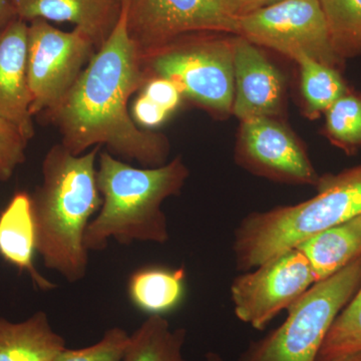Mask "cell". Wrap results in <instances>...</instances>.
<instances>
[{
    "mask_svg": "<svg viewBox=\"0 0 361 361\" xmlns=\"http://www.w3.org/2000/svg\"><path fill=\"white\" fill-rule=\"evenodd\" d=\"M141 54L130 39L122 1L120 18L104 44L94 52L65 99L47 113L73 155L92 147L139 161L145 168L165 165L167 137L144 130L130 118L128 102L146 84Z\"/></svg>",
    "mask_w": 361,
    "mask_h": 361,
    "instance_id": "6da1fadb",
    "label": "cell"
},
{
    "mask_svg": "<svg viewBox=\"0 0 361 361\" xmlns=\"http://www.w3.org/2000/svg\"><path fill=\"white\" fill-rule=\"evenodd\" d=\"M101 147L73 155L63 145L49 149L42 184L32 196L37 252L47 269L70 283L84 279L89 267L85 234L102 206L96 160Z\"/></svg>",
    "mask_w": 361,
    "mask_h": 361,
    "instance_id": "7a4b0ae2",
    "label": "cell"
},
{
    "mask_svg": "<svg viewBox=\"0 0 361 361\" xmlns=\"http://www.w3.org/2000/svg\"><path fill=\"white\" fill-rule=\"evenodd\" d=\"M188 176L189 170L180 158L161 167L137 169L108 152L99 154L97 180L102 206L85 231L87 250H104L110 239L123 245L168 242L161 204L180 193Z\"/></svg>",
    "mask_w": 361,
    "mask_h": 361,
    "instance_id": "3957f363",
    "label": "cell"
},
{
    "mask_svg": "<svg viewBox=\"0 0 361 361\" xmlns=\"http://www.w3.org/2000/svg\"><path fill=\"white\" fill-rule=\"evenodd\" d=\"M310 200L255 212L234 233L237 269L250 271L361 213V165L320 177Z\"/></svg>",
    "mask_w": 361,
    "mask_h": 361,
    "instance_id": "277c9868",
    "label": "cell"
},
{
    "mask_svg": "<svg viewBox=\"0 0 361 361\" xmlns=\"http://www.w3.org/2000/svg\"><path fill=\"white\" fill-rule=\"evenodd\" d=\"M361 285V257L316 282L287 310L285 322L251 342L238 361H316L332 323Z\"/></svg>",
    "mask_w": 361,
    "mask_h": 361,
    "instance_id": "5b68a950",
    "label": "cell"
},
{
    "mask_svg": "<svg viewBox=\"0 0 361 361\" xmlns=\"http://www.w3.org/2000/svg\"><path fill=\"white\" fill-rule=\"evenodd\" d=\"M147 78L171 80L188 97L208 110L228 114L234 101L232 42L210 37H180L149 56Z\"/></svg>",
    "mask_w": 361,
    "mask_h": 361,
    "instance_id": "8992f818",
    "label": "cell"
},
{
    "mask_svg": "<svg viewBox=\"0 0 361 361\" xmlns=\"http://www.w3.org/2000/svg\"><path fill=\"white\" fill-rule=\"evenodd\" d=\"M238 35L292 59L306 54L336 70L344 63L318 0H282L240 16Z\"/></svg>",
    "mask_w": 361,
    "mask_h": 361,
    "instance_id": "52a82bcc",
    "label": "cell"
},
{
    "mask_svg": "<svg viewBox=\"0 0 361 361\" xmlns=\"http://www.w3.org/2000/svg\"><path fill=\"white\" fill-rule=\"evenodd\" d=\"M127 28L142 58L192 33L239 32L229 0H122Z\"/></svg>",
    "mask_w": 361,
    "mask_h": 361,
    "instance_id": "ba28073f",
    "label": "cell"
},
{
    "mask_svg": "<svg viewBox=\"0 0 361 361\" xmlns=\"http://www.w3.org/2000/svg\"><path fill=\"white\" fill-rule=\"evenodd\" d=\"M97 49L89 35L75 27L63 32L49 21L28 23L27 77L32 116L61 103Z\"/></svg>",
    "mask_w": 361,
    "mask_h": 361,
    "instance_id": "9c48e42d",
    "label": "cell"
},
{
    "mask_svg": "<svg viewBox=\"0 0 361 361\" xmlns=\"http://www.w3.org/2000/svg\"><path fill=\"white\" fill-rule=\"evenodd\" d=\"M316 282L310 260L300 249L285 252L233 280L230 293L235 315L253 329L263 330Z\"/></svg>",
    "mask_w": 361,
    "mask_h": 361,
    "instance_id": "30bf717a",
    "label": "cell"
},
{
    "mask_svg": "<svg viewBox=\"0 0 361 361\" xmlns=\"http://www.w3.org/2000/svg\"><path fill=\"white\" fill-rule=\"evenodd\" d=\"M239 159L256 174L317 186L320 177L295 137L267 116L242 122Z\"/></svg>",
    "mask_w": 361,
    "mask_h": 361,
    "instance_id": "8fae6325",
    "label": "cell"
},
{
    "mask_svg": "<svg viewBox=\"0 0 361 361\" xmlns=\"http://www.w3.org/2000/svg\"><path fill=\"white\" fill-rule=\"evenodd\" d=\"M234 59V101L232 111L241 122L279 113L283 80L256 44L244 37L232 40Z\"/></svg>",
    "mask_w": 361,
    "mask_h": 361,
    "instance_id": "7c38bea8",
    "label": "cell"
},
{
    "mask_svg": "<svg viewBox=\"0 0 361 361\" xmlns=\"http://www.w3.org/2000/svg\"><path fill=\"white\" fill-rule=\"evenodd\" d=\"M28 23L16 18L0 27V116L35 135L27 77Z\"/></svg>",
    "mask_w": 361,
    "mask_h": 361,
    "instance_id": "4fadbf2b",
    "label": "cell"
},
{
    "mask_svg": "<svg viewBox=\"0 0 361 361\" xmlns=\"http://www.w3.org/2000/svg\"><path fill=\"white\" fill-rule=\"evenodd\" d=\"M16 16L30 23L35 20L73 23L89 35L97 51L110 37L120 18L118 0H11Z\"/></svg>",
    "mask_w": 361,
    "mask_h": 361,
    "instance_id": "5bb4252c",
    "label": "cell"
},
{
    "mask_svg": "<svg viewBox=\"0 0 361 361\" xmlns=\"http://www.w3.org/2000/svg\"><path fill=\"white\" fill-rule=\"evenodd\" d=\"M37 235L33 220L32 196L18 192L0 214V256L7 263L26 272L40 290L49 291L56 285L35 268Z\"/></svg>",
    "mask_w": 361,
    "mask_h": 361,
    "instance_id": "9a60e30c",
    "label": "cell"
},
{
    "mask_svg": "<svg viewBox=\"0 0 361 361\" xmlns=\"http://www.w3.org/2000/svg\"><path fill=\"white\" fill-rule=\"evenodd\" d=\"M65 348L44 311L21 322L0 317V361H51Z\"/></svg>",
    "mask_w": 361,
    "mask_h": 361,
    "instance_id": "2e32d148",
    "label": "cell"
},
{
    "mask_svg": "<svg viewBox=\"0 0 361 361\" xmlns=\"http://www.w3.org/2000/svg\"><path fill=\"white\" fill-rule=\"evenodd\" d=\"M186 268L149 265L130 275L127 292L135 308L149 316H164L182 304L186 295Z\"/></svg>",
    "mask_w": 361,
    "mask_h": 361,
    "instance_id": "e0dca14e",
    "label": "cell"
},
{
    "mask_svg": "<svg viewBox=\"0 0 361 361\" xmlns=\"http://www.w3.org/2000/svg\"><path fill=\"white\" fill-rule=\"evenodd\" d=\"M297 248L305 254L317 281L361 257V213L316 235Z\"/></svg>",
    "mask_w": 361,
    "mask_h": 361,
    "instance_id": "ac0fdd59",
    "label": "cell"
},
{
    "mask_svg": "<svg viewBox=\"0 0 361 361\" xmlns=\"http://www.w3.org/2000/svg\"><path fill=\"white\" fill-rule=\"evenodd\" d=\"M187 331L173 329L164 316H149L135 332L123 361H187L183 355Z\"/></svg>",
    "mask_w": 361,
    "mask_h": 361,
    "instance_id": "d6986e66",
    "label": "cell"
},
{
    "mask_svg": "<svg viewBox=\"0 0 361 361\" xmlns=\"http://www.w3.org/2000/svg\"><path fill=\"white\" fill-rule=\"evenodd\" d=\"M300 68L301 90L306 113L311 118L325 113L349 89L336 68L300 54L294 59Z\"/></svg>",
    "mask_w": 361,
    "mask_h": 361,
    "instance_id": "ffe728a7",
    "label": "cell"
},
{
    "mask_svg": "<svg viewBox=\"0 0 361 361\" xmlns=\"http://www.w3.org/2000/svg\"><path fill=\"white\" fill-rule=\"evenodd\" d=\"M337 56L341 61L361 54V0H318Z\"/></svg>",
    "mask_w": 361,
    "mask_h": 361,
    "instance_id": "44dd1931",
    "label": "cell"
},
{
    "mask_svg": "<svg viewBox=\"0 0 361 361\" xmlns=\"http://www.w3.org/2000/svg\"><path fill=\"white\" fill-rule=\"evenodd\" d=\"M361 353V285L332 323L316 361Z\"/></svg>",
    "mask_w": 361,
    "mask_h": 361,
    "instance_id": "7402d4cb",
    "label": "cell"
},
{
    "mask_svg": "<svg viewBox=\"0 0 361 361\" xmlns=\"http://www.w3.org/2000/svg\"><path fill=\"white\" fill-rule=\"evenodd\" d=\"M325 135L348 154L361 148V94L350 90L325 111Z\"/></svg>",
    "mask_w": 361,
    "mask_h": 361,
    "instance_id": "603a6c76",
    "label": "cell"
},
{
    "mask_svg": "<svg viewBox=\"0 0 361 361\" xmlns=\"http://www.w3.org/2000/svg\"><path fill=\"white\" fill-rule=\"evenodd\" d=\"M130 334L121 327L104 332L97 343L84 348L61 350L51 361H123Z\"/></svg>",
    "mask_w": 361,
    "mask_h": 361,
    "instance_id": "cb8c5ba5",
    "label": "cell"
},
{
    "mask_svg": "<svg viewBox=\"0 0 361 361\" xmlns=\"http://www.w3.org/2000/svg\"><path fill=\"white\" fill-rule=\"evenodd\" d=\"M27 142L18 126L0 116V180L11 179L16 169L25 163Z\"/></svg>",
    "mask_w": 361,
    "mask_h": 361,
    "instance_id": "d4e9b609",
    "label": "cell"
},
{
    "mask_svg": "<svg viewBox=\"0 0 361 361\" xmlns=\"http://www.w3.org/2000/svg\"><path fill=\"white\" fill-rule=\"evenodd\" d=\"M142 94L167 113H173L180 104V90L171 80L163 78H151L142 87Z\"/></svg>",
    "mask_w": 361,
    "mask_h": 361,
    "instance_id": "484cf974",
    "label": "cell"
},
{
    "mask_svg": "<svg viewBox=\"0 0 361 361\" xmlns=\"http://www.w3.org/2000/svg\"><path fill=\"white\" fill-rule=\"evenodd\" d=\"M170 114L159 106L158 104L149 101L144 94L135 99L133 106V116L135 122L146 128H154L161 125Z\"/></svg>",
    "mask_w": 361,
    "mask_h": 361,
    "instance_id": "4316f807",
    "label": "cell"
},
{
    "mask_svg": "<svg viewBox=\"0 0 361 361\" xmlns=\"http://www.w3.org/2000/svg\"><path fill=\"white\" fill-rule=\"evenodd\" d=\"M233 6L236 9L239 16L252 13V11H257V9L263 8V7L272 6L282 0H229Z\"/></svg>",
    "mask_w": 361,
    "mask_h": 361,
    "instance_id": "83f0119b",
    "label": "cell"
},
{
    "mask_svg": "<svg viewBox=\"0 0 361 361\" xmlns=\"http://www.w3.org/2000/svg\"><path fill=\"white\" fill-rule=\"evenodd\" d=\"M18 18L11 0H0V27Z\"/></svg>",
    "mask_w": 361,
    "mask_h": 361,
    "instance_id": "f1b7e54d",
    "label": "cell"
},
{
    "mask_svg": "<svg viewBox=\"0 0 361 361\" xmlns=\"http://www.w3.org/2000/svg\"><path fill=\"white\" fill-rule=\"evenodd\" d=\"M334 361H361V353L343 356V357L337 358V360Z\"/></svg>",
    "mask_w": 361,
    "mask_h": 361,
    "instance_id": "f546056e",
    "label": "cell"
},
{
    "mask_svg": "<svg viewBox=\"0 0 361 361\" xmlns=\"http://www.w3.org/2000/svg\"><path fill=\"white\" fill-rule=\"evenodd\" d=\"M205 361H225L223 360L222 356L219 355V353H206L205 355Z\"/></svg>",
    "mask_w": 361,
    "mask_h": 361,
    "instance_id": "4dcf8cb0",
    "label": "cell"
},
{
    "mask_svg": "<svg viewBox=\"0 0 361 361\" xmlns=\"http://www.w3.org/2000/svg\"><path fill=\"white\" fill-rule=\"evenodd\" d=\"M118 1H122V0H118Z\"/></svg>",
    "mask_w": 361,
    "mask_h": 361,
    "instance_id": "1f68e13d",
    "label": "cell"
}]
</instances>
